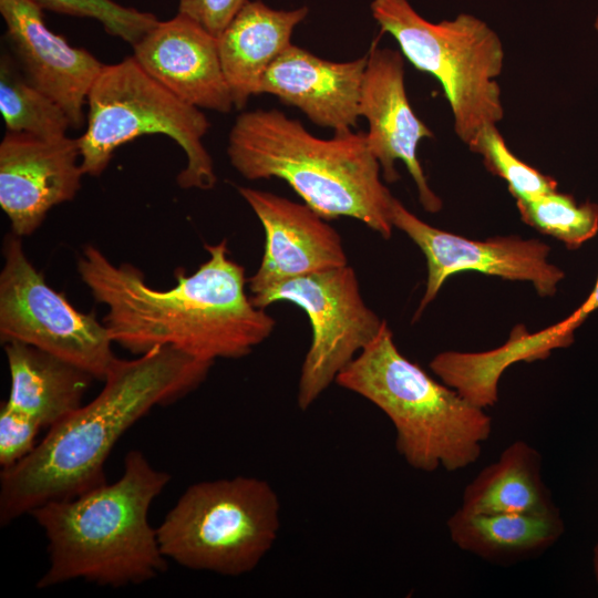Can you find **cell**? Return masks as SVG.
I'll list each match as a JSON object with an SVG mask.
<instances>
[{"label": "cell", "mask_w": 598, "mask_h": 598, "mask_svg": "<svg viewBox=\"0 0 598 598\" xmlns=\"http://www.w3.org/2000/svg\"><path fill=\"white\" fill-rule=\"evenodd\" d=\"M205 249L208 259L192 275L179 268L174 287L156 289L133 265H115L94 245L82 248L78 274L106 307L114 343L137 355L173 347L214 363L249 354L272 333L276 321L247 296L245 268L230 258L227 239Z\"/></svg>", "instance_id": "1"}, {"label": "cell", "mask_w": 598, "mask_h": 598, "mask_svg": "<svg viewBox=\"0 0 598 598\" xmlns=\"http://www.w3.org/2000/svg\"><path fill=\"white\" fill-rule=\"evenodd\" d=\"M212 365L173 347L117 359L91 402L49 427L28 456L1 471L0 524L105 484L104 464L120 437L156 405L198 388Z\"/></svg>", "instance_id": "2"}, {"label": "cell", "mask_w": 598, "mask_h": 598, "mask_svg": "<svg viewBox=\"0 0 598 598\" xmlns=\"http://www.w3.org/2000/svg\"><path fill=\"white\" fill-rule=\"evenodd\" d=\"M171 480L137 450L124 460L122 476L69 499L51 501L30 514L48 539L49 568L38 588L84 579L123 587L148 581L166 567L156 528L148 522L152 502Z\"/></svg>", "instance_id": "3"}, {"label": "cell", "mask_w": 598, "mask_h": 598, "mask_svg": "<svg viewBox=\"0 0 598 598\" xmlns=\"http://www.w3.org/2000/svg\"><path fill=\"white\" fill-rule=\"evenodd\" d=\"M227 155L247 179L285 181L326 220L351 217L385 239L392 235L394 197L364 132H334L324 140L276 109L248 111L229 132Z\"/></svg>", "instance_id": "4"}, {"label": "cell", "mask_w": 598, "mask_h": 598, "mask_svg": "<svg viewBox=\"0 0 598 598\" xmlns=\"http://www.w3.org/2000/svg\"><path fill=\"white\" fill-rule=\"evenodd\" d=\"M336 383L379 408L395 430L398 453L414 470H463L481 456L492 433L484 409L405 358L386 321L338 374Z\"/></svg>", "instance_id": "5"}, {"label": "cell", "mask_w": 598, "mask_h": 598, "mask_svg": "<svg viewBox=\"0 0 598 598\" xmlns=\"http://www.w3.org/2000/svg\"><path fill=\"white\" fill-rule=\"evenodd\" d=\"M280 503L265 480L236 476L190 485L156 528L163 555L193 570L237 577L271 550Z\"/></svg>", "instance_id": "6"}, {"label": "cell", "mask_w": 598, "mask_h": 598, "mask_svg": "<svg viewBox=\"0 0 598 598\" xmlns=\"http://www.w3.org/2000/svg\"><path fill=\"white\" fill-rule=\"evenodd\" d=\"M372 17L398 42L401 53L441 83L454 118V131L467 146L487 125L504 116L496 78L504 66L497 33L473 14L433 23L408 0H373Z\"/></svg>", "instance_id": "7"}, {"label": "cell", "mask_w": 598, "mask_h": 598, "mask_svg": "<svg viewBox=\"0 0 598 598\" xmlns=\"http://www.w3.org/2000/svg\"><path fill=\"white\" fill-rule=\"evenodd\" d=\"M86 128L78 137L84 175L99 176L122 145L148 134H164L184 151L177 176L182 188L212 189L217 177L203 138L210 123L147 74L132 56L103 65L87 96Z\"/></svg>", "instance_id": "8"}, {"label": "cell", "mask_w": 598, "mask_h": 598, "mask_svg": "<svg viewBox=\"0 0 598 598\" xmlns=\"http://www.w3.org/2000/svg\"><path fill=\"white\" fill-rule=\"evenodd\" d=\"M0 272V341H19L104 380L117 360L106 326L47 283L28 259L21 237L9 234Z\"/></svg>", "instance_id": "9"}, {"label": "cell", "mask_w": 598, "mask_h": 598, "mask_svg": "<svg viewBox=\"0 0 598 598\" xmlns=\"http://www.w3.org/2000/svg\"><path fill=\"white\" fill-rule=\"evenodd\" d=\"M250 300L261 309L288 301L301 308L310 320L312 339L298 382L300 410L309 409L336 382L385 322L364 303L349 265L287 279L251 295Z\"/></svg>", "instance_id": "10"}, {"label": "cell", "mask_w": 598, "mask_h": 598, "mask_svg": "<svg viewBox=\"0 0 598 598\" xmlns=\"http://www.w3.org/2000/svg\"><path fill=\"white\" fill-rule=\"evenodd\" d=\"M392 225L422 250L427 264L425 292L415 318L434 300L446 279L463 271H477L508 280L529 281L542 297L553 296L565 274L547 258L549 247L538 239L517 236L471 240L433 227L394 198Z\"/></svg>", "instance_id": "11"}, {"label": "cell", "mask_w": 598, "mask_h": 598, "mask_svg": "<svg viewBox=\"0 0 598 598\" xmlns=\"http://www.w3.org/2000/svg\"><path fill=\"white\" fill-rule=\"evenodd\" d=\"M83 175L79 138L7 132L0 143V206L11 233L33 234L49 210L76 196Z\"/></svg>", "instance_id": "12"}, {"label": "cell", "mask_w": 598, "mask_h": 598, "mask_svg": "<svg viewBox=\"0 0 598 598\" xmlns=\"http://www.w3.org/2000/svg\"><path fill=\"white\" fill-rule=\"evenodd\" d=\"M359 114L369 124L367 141L388 183L399 179L395 162L402 161L412 176L420 203L429 213L442 208L441 198L431 189L417 158L419 143L434 137L415 115L404 84L402 53L373 43L367 55Z\"/></svg>", "instance_id": "13"}, {"label": "cell", "mask_w": 598, "mask_h": 598, "mask_svg": "<svg viewBox=\"0 0 598 598\" xmlns=\"http://www.w3.org/2000/svg\"><path fill=\"white\" fill-rule=\"evenodd\" d=\"M9 52L24 76L66 113L72 128L84 125V106L102 64L83 48L50 30L31 0H0Z\"/></svg>", "instance_id": "14"}, {"label": "cell", "mask_w": 598, "mask_h": 598, "mask_svg": "<svg viewBox=\"0 0 598 598\" xmlns=\"http://www.w3.org/2000/svg\"><path fill=\"white\" fill-rule=\"evenodd\" d=\"M265 231V249L251 295L287 279L348 265L339 233L306 204L270 192L239 187Z\"/></svg>", "instance_id": "15"}, {"label": "cell", "mask_w": 598, "mask_h": 598, "mask_svg": "<svg viewBox=\"0 0 598 598\" xmlns=\"http://www.w3.org/2000/svg\"><path fill=\"white\" fill-rule=\"evenodd\" d=\"M133 51L147 74L187 104L219 113L234 107L217 37L190 18L178 13L159 21Z\"/></svg>", "instance_id": "16"}, {"label": "cell", "mask_w": 598, "mask_h": 598, "mask_svg": "<svg viewBox=\"0 0 598 598\" xmlns=\"http://www.w3.org/2000/svg\"><path fill=\"white\" fill-rule=\"evenodd\" d=\"M365 65L367 56L332 62L291 43L266 71L259 94L298 107L319 126L351 130L360 117Z\"/></svg>", "instance_id": "17"}, {"label": "cell", "mask_w": 598, "mask_h": 598, "mask_svg": "<svg viewBox=\"0 0 598 598\" xmlns=\"http://www.w3.org/2000/svg\"><path fill=\"white\" fill-rule=\"evenodd\" d=\"M308 8L275 10L260 0H247L218 35L223 72L234 107L241 110L251 95L259 94L270 64L291 44L293 29Z\"/></svg>", "instance_id": "18"}, {"label": "cell", "mask_w": 598, "mask_h": 598, "mask_svg": "<svg viewBox=\"0 0 598 598\" xmlns=\"http://www.w3.org/2000/svg\"><path fill=\"white\" fill-rule=\"evenodd\" d=\"M10 373L4 402L40 424L51 427L80 406L90 373L35 347L10 341L3 344Z\"/></svg>", "instance_id": "19"}, {"label": "cell", "mask_w": 598, "mask_h": 598, "mask_svg": "<svg viewBox=\"0 0 598 598\" xmlns=\"http://www.w3.org/2000/svg\"><path fill=\"white\" fill-rule=\"evenodd\" d=\"M451 540L485 560L511 564L551 547L564 534L559 511L545 514L468 513L458 508L447 520Z\"/></svg>", "instance_id": "20"}, {"label": "cell", "mask_w": 598, "mask_h": 598, "mask_svg": "<svg viewBox=\"0 0 598 598\" xmlns=\"http://www.w3.org/2000/svg\"><path fill=\"white\" fill-rule=\"evenodd\" d=\"M461 509L523 514L558 511L543 481L540 453L525 441L511 443L465 487Z\"/></svg>", "instance_id": "21"}, {"label": "cell", "mask_w": 598, "mask_h": 598, "mask_svg": "<svg viewBox=\"0 0 598 598\" xmlns=\"http://www.w3.org/2000/svg\"><path fill=\"white\" fill-rule=\"evenodd\" d=\"M0 112L11 133L58 138L72 127L63 109L24 76L8 50L0 58Z\"/></svg>", "instance_id": "22"}, {"label": "cell", "mask_w": 598, "mask_h": 598, "mask_svg": "<svg viewBox=\"0 0 598 598\" xmlns=\"http://www.w3.org/2000/svg\"><path fill=\"white\" fill-rule=\"evenodd\" d=\"M523 221L575 249L598 231V204L578 205L571 195L554 190L530 200H516Z\"/></svg>", "instance_id": "23"}, {"label": "cell", "mask_w": 598, "mask_h": 598, "mask_svg": "<svg viewBox=\"0 0 598 598\" xmlns=\"http://www.w3.org/2000/svg\"><path fill=\"white\" fill-rule=\"evenodd\" d=\"M485 167L503 178L516 200H530L557 190V182L517 158L507 147L497 125L485 126L468 145Z\"/></svg>", "instance_id": "24"}, {"label": "cell", "mask_w": 598, "mask_h": 598, "mask_svg": "<svg viewBox=\"0 0 598 598\" xmlns=\"http://www.w3.org/2000/svg\"><path fill=\"white\" fill-rule=\"evenodd\" d=\"M42 10L99 21L104 30L130 43H137L159 20L150 12L124 7L113 0H31Z\"/></svg>", "instance_id": "25"}, {"label": "cell", "mask_w": 598, "mask_h": 598, "mask_svg": "<svg viewBox=\"0 0 598 598\" xmlns=\"http://www.w3.org/2000/svg\"><path fill=\"white\" fill-rule=\"evenodd\" d=\"M40 424L30 416L9 408L0 409V465L9 468L28 456L35 447Z\"/></svg>", "instance_id": "26"}, {"label": "cell", "mask_w": 598, "mask_h": 598, "mask_svg": "<svg viewBox=\"0 0 598 598\" xmlns=\"http://www.w3.org/2000/svg\"><path fill=\"white\" fill-rule=\"evenodd\" d=\"M247 0H179L182 13L217 37L237 14Z\"/></svg>", "instance_id": "27"}, {"label": "cell", "mask_w": 598, "mask_h": 598, "mask_svg": "<svg viewBox=\"0 0 598 598\" xmlns=\"http://www.w3.org/2000/svg\"><path fill=\"white\" fill-rule=\"evenodd\" d=\"M592 568H594V574H595V579H596V584H597V587H598V540L594 547V551H592Z\"/></svg>", "instance_id": "28"}, {"label": "cell", "mask_w": 598, "mask_h": 598, "mask_svg": "<svg viewBox=\"0 0 598 598\" xmlns=\"http://www.w3.org/2000/svg\"><path fill=\"white\" fill-rule=\"evenodd\" d=\"M594 27H595L596 31L598 32V17L596 18V20L594 22Z\"/></svg>", "instance_id": "29"}]
</instances>
